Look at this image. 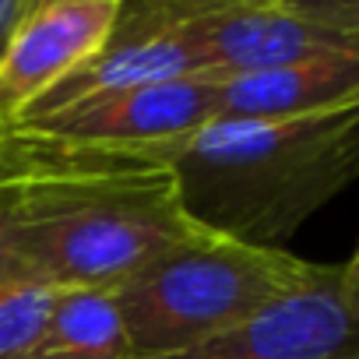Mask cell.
I'll return each instance as SVG.
<instances>
[{
  "label": "cell",
  "instance_id": "obj_1",
  "mask_svg": "<svg viewBox=\"0 0 359 359\" xmlns=\"http://www.w3.org/2000/svg\"><path fill=\"white\" fill-rule=\"evenodd\" d=\"M15 137L25 180L11 278L113 292L165 250L208 233L187 215L176 172L151 155Z\"/></svg>",
  "mask_w": 359,
  "mask_h": 359
},
{
  "label": "cell",
  "instance_id": "obj_2",
  "mask_svg": "<svg viewBox=\"0 0 359 359\" xmlns=\"http://www.w3.org/2000/svg\"><path fill=\"white\" fill-rule=\"evenodd\" d=\"M151 158L176 172L184 208L198 226L282 250L359 176V109L299 120H212Z\"/></svg>",
  "mask_w": 359,
  "mask_h": 359
},
{
  "label": "cell",
  "instance_id": "obj_3",
  "mask_svg": "<svg viewBox=\"0 0 359 359\" xmlns=\"http://www.w3.org/2000/svg\"><path fill=\"white\" fill-rule=\"evenodd\" d=\"M327 264L250 247L219 233L180 243L113 289L130 359H158L201 345L271 303L313 285Z\"/></svg>",
  "mask_w": 359,
  "mask_h": 359
},
{
  "label": "cell",
  "instance_id": "obj_4",
  "mask_svg": "<svg viewBox=\"0 0 359 359\" xmlns=\"http://www.w3.org/2000/svg\"><path fill=\"white\" fill-rule=\"evenodd\" d=\"M215 120V88L208 78L162 81L81 99L39 116L18 120L15 134L88 151H137L151 155Z\"/></svg>",
  "mask_w": 359,
  "mask_h": 359
},
{
  "label": "cell",
  "instance_id": "obj_5",
  "mask_svg": "<svg viewBox=\"0 0 359 359\" xmlns=\"http://www.w3.org/2000/svg\"><path fill=\"white\" fill-rule=\"evenodd\" d=\"M172 11L180 36L201 64V78H236L327 53H355L327 29L306 22L292 0H172Z\"/></svg>",
  "mask_w": 359,
  "mask_h": 359
},
{
  "label": "cell",
  "instance_id": "obj_6",
  "mask_svg": "<svg viewBox=\"0 0 359 359\" xmlns=\"http://www.w3.org/2000/svg\"><path fill=\"white\" fill-rule=\"evenodd\" d=\"M120 8L123 0H29L0 50V130L106 46Z\"/></svg>",
  "mask_w": 359,
  "mask_h": 359
},
{
  "label": "cell",
  "instance_id": "obj_7",
  "mask_svg": "<svg viewBox=\"0 0 359 359\" xmlns=\"http://www.w3.org/2000/svg\"><path fill=\"white\" fill-rule=\"evenodd\" d=\"M158 359H359V306L341 289L338 264L271 303L257 317Z\"/></svg>",
  "mask_w": 359,
  "mask_h": 359
},
{
  "label": "cell",
  "instance_id": "obj_8",
  "mask_svg": "<svg viewBox=\"0 0 359 359\" xmlns=\"http://www.w3.org/2000/svg\"><path fill=\"white\" fill-rule=\"evenodd\" d=\"M184 78H201V64L176 29L172 0L123 4L106 46L88 64H81L71 78H64L53 92H46L25 116H39L123 88H144V85L184 81Z\"/></svg>",
  "mask_w": 359,
  "mask_h": 359
},
{
  "label": "cell",
  "instance_id": "obj_9",
  "mask_svg": "<svg viewBox=\"0 0 359 359\" xmlns=\"http://www.w3.org/2000/svg\"><path fill=\"white\" fill-rule=\"evenodd\" d=\"M215 120H299L359 109V57L327 53L271 71L208 78Z\"/></svg>",
  "mask_w": 359,
  "mask_h": 359
},
{
  "label": "cell",
  "instance_id": "obj_10",
  "mask_svg": "<svg viewBox=\"0 0 359 359\" xmlns=\"http://www.w3.org/2000/svg\"><path fill=\"white\" fill-rule=\"evenodd\" d=\"M29 359H130L116 296L106 289H57L53 313Z\"/></svg>",
  "mask_w": 359,
  "mask_h": 359
},
{
  "label": "cell",
  "instance_id": "obj_11",
  "mask_svg": "<svg viewBox=\"0 0 359 359\" xmlns=\"http://www.w3.org/2000/svg\"><path fill=\"white\" fill-rule=\"evenodd\" d=\"M57 289L43 282H4L0 285V359H29L39 345L53 313Z\"/></svg>",
  "mask_w": 359,
  "mask_h": 359
},
{
  "label": "cell",
  "instance_id": "obj_12",
  "mask_svg": "<svg viewBox=\"0 0 359 359\" xmlns=\"http://www.w3.org/2000/svg\"><path fill=\"white\" fill-rule=\"evenodd\" d=\"M25 180V151L11 130H0V285L11 278V240Z\"/></svg>",
  "mask_w": 359,
  "mask_h": 359
},
{
  "label": "cell",
  "instance_id": "obj_13",
  "mask_svg": "<svg viewBox=\"0 0 359 359\" xmlns=\"http://www.w3.org/2000/svg\"><path fill=\"white\" fill-rule=\"evenodd\" d=\"M292 8L359 53V0H292Z\"/></svg>",
  "mask_w": 359,
  "mask_h": 359
},
{
  "label": "cell",
  "instance_id": "obj_14",
  "mask_svg": "<svg viewBox=\"0 0 359 359\" xmlns=\"http://www.w3.org/2000/svg\"><path fill=\"white\" fill-rule=\"evenodd\" d=\"M25 8H29V0H0V50H4L15 22L25 15Z\"/></svg>",
  "mask_w": 359,
  "mask_h": 359
},
{
  "label": "cell",
  "instance_id": "obj_15",
  "mask_svg": "<svg viewBox=\"0 0 359 359\" xmlns=\"http://www.w3.org/2000/svg\"><path fill=\"white\" fill-rule=\"evenodd\" d=\"M338 271H341V289H345V296L359 306V247H355V254H352L345 264H338Z\"/></svg>",
  "mask_w": 359,
  "mask_h": 359
}]
</instances>
